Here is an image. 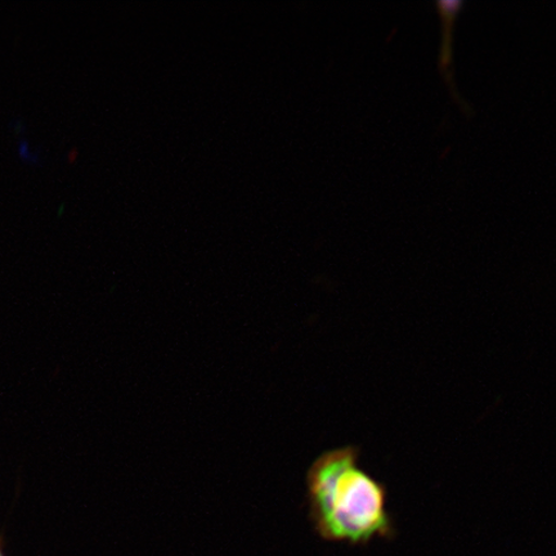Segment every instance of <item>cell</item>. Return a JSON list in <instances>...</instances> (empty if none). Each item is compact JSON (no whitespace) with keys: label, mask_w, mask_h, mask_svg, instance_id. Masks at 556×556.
<instances>
[{"label":"cell","mask_w":556,"mask_h":556,"mask_svg":"<svg viewBox=\"0 0 556 556\" xmlns=\"http://www.w3.org/2000/svg\"><path fill=\"white\" fill-rule=\"evenodd\" d=\"M359 455L357 446L329 450L308 469L309 517L326 541L365 545L394 534L387 486L361 467Z\"/></svg>","instance_id":"obj_1"},{"label":"cell","mask_w":556,"mask_h":556,"mask_svg":"<svg viewBox=\"0 0 556 556\" xmlns=\"http://www.w3.org/2000/svg\"><path fill=\"white\" fill-rule=\"evenodd\" d=\"M0 556H3L2 552H0Z\"/></svg>","instance_id":"obj_2"}]
</instances>
